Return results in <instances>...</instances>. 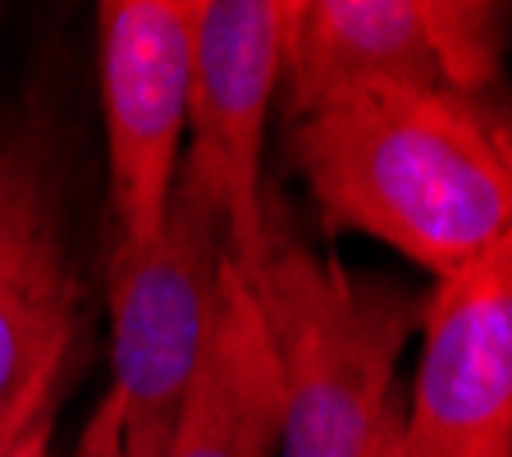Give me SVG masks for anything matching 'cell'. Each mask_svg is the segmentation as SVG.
Segmentation results:
<instances>
[{
    "mask_svg": "<svg viewBox=\"0 0 512 457\" xmlns=\"http://www.w3.org/2000/svg\"><path fill=\"white\" fill-rule=\"evenodd\" d=\"M508 37L499 0H288L284 115L298 124L371 92H490Z\"/></svg>",
    "mask_w": 512,
    "mask_h": 457,
    "instance_id": "cell-3",
    "label": "cell"
},
{
    "mask_svg": "<svg viewBox=\"0 0 512 457\" xmlns=\"http://www.w3.org/2000/svg\"><path fill=\"white\" fill-rule=\"evenodd\" d=\"M362 457H412L403 444V403H398V398L389 403V412L380 416V426H375V435H371V444H366Z\"/></svg>",
    "mask_w": 512,
    "mask_h": 457,
    "instance_id": "cell-12",
    "label": "cell"
},
{
    "mask_svg": "<svg viewBox=\"0 0 512 457\" xmlns=\"http://www.w3.org/2000/svg\"><path fill=\"white\" fill-rule=\"evenodd\" d=\"M69 457H128L124 448V407H119V394L106 389L96 398V407L87 412L83 430H78V444Z\"/></svg>",
    "mask_w": 512,
    "mask_h": 457,
    "instance_id": "cell-10",
    "label": "cell"
},
{
    "mask_svg": "<svg viewBox=\"0 0 512 457\" xmlns=\"http://www.w3.org/2000/svg\"><path fill=\"white\" fill-rule=\"evenodd\" d=\"M284 389L279 457H362L394 403V366L412 302L394 284L357 279L316 256L275 192L266 197L261 256L247 270Z\"/></svg>",
    "mask_w": 512,
    "mask_h": 457,
    "instance_id": "cell-2",
    "label": "cell"
},
{
    "mask_svg": "<svg viewBox=\"0 0 512 457\" xmlns=\"http://www.w3.org/2000/svg\"><path fill=\"white\" fill-rule=\"evenodd\" d=\"M284 389L266 316L224 256L202 366L192 375L165 457H279Z\"/></svg>",
    "mask_w": 512,
    "mask_h": 457,
    "instance_id": "cell-9",
    "label": "cell"
},
{
    "mask_svg": "<svg viewBox=\"0 0 512 457\" xmlns=\"http://www.w3.org/2000/svg\"><path fill=\"white\" fill-rule=\"evenodd\" d=\"M78 279L64 252L51 160L23 128L0 138V439L64 394Z\"/></svg>",
    "mask_w": 512,
    "mask_h": 457,
    "instance_id": "cell-8",
    "label": "cell"
},
{
    "mask_svg": "<svg viewBox=\"0 0 512 457\" xmlns=\"http://www.w3.org/2000/svg\"><path fill=\"white\" fill-rule=\"evenodd\" d=\"M403 444L412 457H512V238L430 293Z\"/></svg>",
    "mask_w": 512,
    "mask_h": 457,
    "instance_id": "cell-7",
    "label": "cell"
},
{
    "mask_svg": "<svg viewBox=\"0 0 512 457\" xmlns=\"http://www.w3.org/2000/svg\"><path fill=\"white\" fill-rule=\"evenodd\" d=\"M325 229H357L430 275L512 238V96L371 92L293 124Z\"/></svg>",
    "mask_w": 512,
    "mask_h": 457,
    "instance_id": "cell-1",
    "label": "cell"
},
{
    "mask_svg": "<svg viewBox=\"0 0 512 457\" xmlns=\"http://www.w3.org/2000/svg\"><path fill=\"white\" fill-rule=\"evenodd\" d=\"M224 270L220 215L179 174L170 215L147 247H110V389L124 407L128 457H165L202 366Z\"/></svg>",
    "mask_w": 512,
    "mask_h": 457,
    "instance_id": "cell-4",
    "label": "cell"
},
{
    "mask_svg": "<svg viewBox=\"0 0 512 457\" xmlns=\"http://www.w3.org/2000/svg\"><path fill=\"white\" fill-rule=\"evenodd\" d=\"M288 0H192V92L183 179L220 215L224 256L238 275L256 266L266 234L270 101L284 78Z\"/></svg>",
    "mask_w": 512,
    "mask_h": 457,
    "instance_id": "cell-5",
    "label": "cell"
},
{
    "mask_svg": "<svg viewBox=\"0 0 512 457\" xmlns=\"http://www.w3.org/2000/svg\"><path fill=\"white\" fill-rule=\"evenodd\" d=\"M115 243L147 247L179 188L192 92V0H106L96 10Z\"/></svg>",
    "mask_w": 512,
    "mask_h": 457,
    "instance_id": "cell-6",
    "label": "cell"
},
{
    "mask_svg": "<svg viewBox=\"0 0 512 457\" xmlns=\"http://www.w3.org/2000/svg\"><path fill=\"white\" fill-rule=\"evenodd\" d=\"M55 412H60V398H55V403H46L42 412H32L10 439H0V457H51Z\"/></svg>",
    "mask_w": 512,
    "mask_h": 457,
    "instance_id": "cell-11",
    "label": "cell"
}]
</instances>
